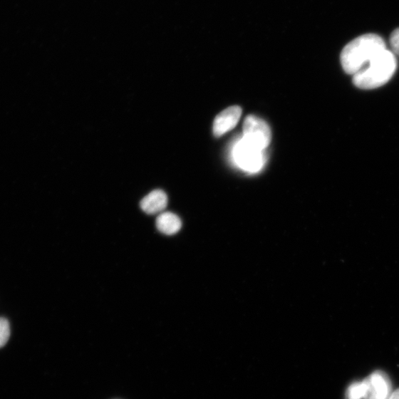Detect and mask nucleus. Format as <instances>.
Masks as SVG:
<instances>
[{
  "mask_svg": "<svg viewBox=\"0 0 399 399\" xmlns=\"http://www.w3.org/2000/svg\"><path fill=\"white\" fill-rule=\"evenodd\" d=\"M364 382L367 388L364 399H388L392 393L390 379L383 371L373 373Z\"/></svg>",
  "mask_w": 399,
  "mask_h": 399,
  "instance_id": "obj_5",
  "label": "nucleus"
},
{
  "mask_svg": "<svg viewBox=\"0 0 399 399\" xmlns=\"http://www.w3.org/2000/svg\"><path fill=\"white\" fill-rule=\"evenodd\" d=\"M397 68L395 54L387 48L377 53L361 71L353 76L356 87L372 90L383 86L393 76Z\"/></svg>",
  "mask_w": 399,
  "mask_h": 399,
  "instance_id": "obj_2",
  "label": "nucleus"
},
{
  "mask_svg": "<svg viewBox=\"0 0 399 399\" xmlns=\"http://www.w3.org/2000/svg\"><path fill=\"white\" fill-rule=\"evenodd\" d=\"M243 137L252 145L265 150L271 143V132L264 120L250 115L244 123Z\"/></svg>",
  "mask_w": 399,
  "mask_h": 399,
  "instance_id": "obj_4",
  "label": "nucleus"
},
{
  "mask_svg": "<svg viewBox=\"0 0 399 399\" xmlns=\"http://www.w3.org/2000/svg\"><path fill=\"white\" fill-rule=\"evenodd\" d=\"M242 115V109L239 106L230 107L218 114L213 123V133L215 137H221L234 129Z\"/></svg>",
  "mask_w": 399,
  "mask_h": 399,
  "instance_id": "obj_6",
  "label": "nucleus"
},
{
  "mask_svg": "<svg viewBox=\"0 0 399 399\" xmlns=\"http://www.w3.org/2000/svg\"><path fill=\"white\" fill-rule=\"evenodd\" d=\"M182 227L181 219L172 212H163L156 219V227L160 232L167 235L177 233Z\"/></svg>",
  "mask_w": 399,
  "mask_h": 399,
  "instance_id": "obj_8",
  "label": "nucleus"
},
{
  "mask_svg": "<svg viewBox=\"0 0 399 399\" xmlns=\"http://www.w3.org/2000/svg\"><path fill=\"white\" fill-rule=\"evenodd\" d=\"M10 334L11 330L9 321L5 318H0V348L6 345Z\"/></svg>",
  "mask_w": 399,
  "mask_h": 399,
  "instance_id": "obj_10",
  "label": "nucleus"
},
{
  "mask_svg": "<svg viewBox=\"0 0 399 399\" xmlns=\"http://www.w3.org/2000/svg\"><path fill=\"white\" fill-rule=\"evenodd\" d=\"M366 385L364 381L351 384L346 391V399H364L366 394Z\"/></svg>",
  "mask_w": 399,
  "mask_h": 399,
  "instance_id": "obj_9",
  "label": "nucleus"
},
{
  "mask_svg": "<svg viewBox=\"0 0 399 399\" xmlns=\"http://www.w3.org/2000/svg\"><path fill=\"white\" fill-rule=\"evenodd\" d=\"M390 43L392 48V52L399 56V28L395 29L391 34L390 38Z\"/></svg>",
  "mask_w": 399,
  "mask_h": 399,
  "instance_id": "obj_11",
  "label": "nucleus"
},
{
  "mask_svg": "<svg viewBox=\"0 0 399 399\" xmlns=\"http://www.w3.org/2000/svg\"><path fill=\"white\" fill-rule=\"evenodd\" d=\"M386 48L383 38L376 34L358 36L349 43L341 53L344 71L353 76L362 70L379 52Z\"/></svg>",
  "mask_w": 399,
  "mask_h": 399,
  "instance_id": "obj_1",
  "label": "nucleus"
},
{
  "mask_svg": "<svg viewBox=\"0 0 399 399\" xmlns=\"http://www.w3.org/2000/svg\"><path fill=\"white\" fill-rule=\"evenodd\" d=\"M233 156L238 167L249 172L261 170L265 164L264 150L252 145L244 137L235 145Z\"/></svg>",
  "mask_w": 399,
  "mask_h": 399,
  "instance_id": "obj_3",
  "label": "nucleus"
},
{
  "mask_svg": "<svg viewBox=\"0 0 399 399\" xmlns=\"http://www.w3.org/2000/svg\"><path fill=\"white\" fill-rule=\"evenodd\" d=\"M168 197L163 190H156L150 192L142 200L140 206L147 214L162 212L167 207Z\"/></svg>",
  "mask_w": 399,
  "mask_h": 399,
  "instance_id": "obj_7",
  "label": "nucleus"
},
{
  "mask_svg": "<svg viewBox=\"0 0 399 399\" xmlns=\"http://www.w3.org/2000/svg\"><path fill=\"white\" fill-rule=\"evenodd\" d=\"M388 399H399V389L392 393Z\"/></svg>",
  "mask_w": 399,
  "mask_h": 399,
  "instance_id": "obj_12",
  "label": "nucleus"
}]
</instances>
